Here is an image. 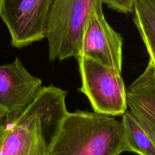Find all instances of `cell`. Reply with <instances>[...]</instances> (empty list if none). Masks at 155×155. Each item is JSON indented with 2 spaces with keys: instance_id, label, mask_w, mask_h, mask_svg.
<instances>
[{
  "instance_id": "cell-1",
  "label": "cell",
  "mask_w": 155,
  "mask_h": 155,
  "mask_svg": "<svg viewBox=\"0 0 155 155\" xmlns=\"http://www.w3.org/2000/svg\"><path fill=\"white\" fill-rule=\"evenodd\" d=\"M67 92L42 86L19 114L8 115L0 130V155H48L51 140L68 113Z\"/></svg>"
},
{
  "instance_id": "cell-2",
  "label": "cell",
  "mask_w": 155,
  "mask_h": 155,
  "mask_svg": "<svg viewBox=\"0 0 155 155\" xmlns=\"http://www.w3.org/2000/svg\"><path fill=\"white\" fill-rule=\"evenodd\" d=\"M130 151L121 120L96 112H68L48 155H120Z\"/></svg>"
},
{
  "instance_id": "cell-3",
  "label": "cell",
  "mask_w": 155,
  "mask_h": 155,
  "mask_svg": "<svg viewBox=\"0 0 155 155\" xmlns=\"http://www.w3.org/2000/svg\"><path fill=\"white\" fill-rule=\"evenodd\" d=\"M101 0H54L46 39L50 61L80 55L83 30L91 12Z\"/></svg>"
},
{
  "instance_id": "cell-4",
  "label": "cell",
  "mask_w": 155,
  "mask_h": 155,
  "mask_svg": "<svg viewBox=\"0 0 155 155\" xmlns=\"http://www.w3.org/2000/svg\"><path fill=\"white\" fill-rule=\"evenodd\" d=\"M76 59L81 77L80 91L87 97L94 112L122 116L127 103L121 74L89 58L79 56Z\"/></svg>"
},
{
  "instance_id": "cell-5",
  "label": "cell",
  "mask_w": 155,
  "mask_h": 155,
  "mask_svg": "<svg viewBox=\"0 0 155 155\" xmlns=\"http://www.w3.org/2000/svg\"><path fill=\"white\" fill-rule=\"evenodd\" d=\"M54 0H0V18L12 46H28L46 37Z\"/></svg>"
},
{
  "instance_id": "cell-6",
  "label": "cell",
  "mask_w": 155,
  "mask_h": 155,
  "mask_svg": "<svg viewBox=\"0 0 155 155\" xmlns=\"http://www.w3.org/2000/svg\"><path fill=\"white\" fill-rule=\"evenodd\" d=\"M102 5V2L97 4L86 21L79 56L93 59L121 74L123 37L106 21Z\"/></svg>"
},
{
  "instance_id": "cell-7",
  "label": "cell",
  "mask_w": 155,
  "mask_h": 155,
  "mask_svg": "<svg viewBox=\"0 0 155 155\" xmlns=\"http://www.w3.org/2000/svg\"><path fill=\"white\" fill-rule=\"evenodd\" d=\"M42 80L32 75L19 58L0 65V110L13 115L24 110L42 87Z\"/></svg>"
},
{
  "instance_id": "cell-8",
  "label": "cell",
  "mask_w": 155,
  "mask_h": 155,
  "mask_svg": "<svg viewBox=\"0 0 155 155\" xmlns=\"http://www.w3.org/2000/svg\"><path fill=\"white\" fill-rule=\"evenodd\" d=\"M126 92L127 109L155 130V69L150 62Z\"/></svg>"
},
{
  "instance_id": "cell-9",
  "label": "cell",
  "mask_w": 155,
  "mask_h": 155,
  "mask_svg": "<svg viewBox=\"0 0 155 155\" xmlns=\"http://www.w3.org/2000/svg\"><path fill=\"white\" fill-rule=\"evenodd\" d=\"M130 152L139 155H155V130L135 117L127 109L121 119Z\"/></svg>"
},
{
  "instance_id": "cell-10",
  "label": "cell",
  "mask_w": 155,
  "mask_h": 155,
  "mask_svg": "<svg viewBox=\"0 0 155 155\" xmlns=\"http://www.w3.org/2000/svg\"><path fill=\"white\" fill-rule=\"evenodd\" d=\"M133 21L155 69V0H135Z\"/></svg>"
},
{
  "instance_id": "cell-11",
  "label": "cell",
  "mask_w": 155,
  "mask_h": 155,
  "mask_svg": "<svg viewBox=\"0 0 155 155\" xmlns=\"http://www.w3.org/2000/svg\"><path fill=\"white\" fill-rule=\"evenodd\" d=\"M101 2L110 9L123 14L132 13L134 9L135 0H101Z\"/></svg>"
},
{
  "instance_id": "cell-12",
  "label": "cell",
  "mask_w": 155,
  "mask_h": 155,
  "mask_svg": "<svg viewBox=\"0 0 155 155\" xmlns=\"http://www.w3.org/2000/svg\"><path fill=\"white\" fill-rule=\"evenodd\" d=\"M7 117H8V115L5 114L3 113V112H2L1 110H0V130L2 128L5 123L6 120H7Z\"/></svg>"
}]
</instances>
